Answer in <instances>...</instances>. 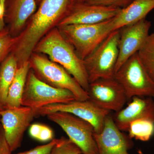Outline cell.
Listing matches in <instances>:
<instances>
[{"label": "cell", "instance_id": "83f0119b", "mask_svg": "<svg viewBox=\"0 0 154 154\" xmlns=\"http://www.w3.org/2000/svg\"><path fill=\"white\" fill-rule=\"evenodd\" d=\"M43 124L40 123H34L30 125L29 127V133L30 136L37 140L40 134Z\"/></svg>", "mask_w": 154, "mask_h": 154}, {"label": "cell", "instance_id": "4fadbf2b", "mask_svg": "<svg viewBox=\"0 0 154 154\" xmlns=\"http://www.w3.org/2000/svg\"><path fill=\"white\" fill-rule=\"evenodd\" d=\"M151 22L144 19L119 29V56L116 72L131 57L139 51L149 35Z\"/></svg>", "mask_w": 154, "mask_h": 154}, {"label": "cell", "instance_id": "ba28073f", "mask_svg": "<svg viewBox=\"0 0 154 154\" xmlns=\"http://www.w3.org/2000/svg\"><path fill=\"white\" fill-rule=\"evenodd\" d=\"M49 120L60 126L84 154H99L94 134V127L88 122L71 113L57 111L46 115Z\"/></svg>", "mask_w": 154, "mask_h": 154}, {"label": "cell", "instance_id": "8992f818", "mask_svg": "<svg viewBox=\"0 0 154 154\" xmlns=\"http://www.w3.org/2000/svg\"><path fill=\"white\" fill-rule=\"evenodd\" d=\"M114 79L124 89L128 100L134 96L154 97V81L141 62L137 52L117 70Z\"/></svg>", "mask_w": 154, "mask_h": 154}, {"label": "cell", "instance_id": "9a60e30c", "mask_svg": "<svg viewBox=\"0 0 154 154\" xmlns=\"http://www.w3.org/2000/svg\"><path fill=\"white\" fill-rule=\"evenodd\" d=\"M113 121L121 131H128L131 123L139 119L154 122V101L150 97L134 96L127 106L112 116Z\"/></svg>", "mask_w": 154, "mask_h": 154}, {"label": "cell", "instance_id": "e0dca14e", "mask_svg": "<svg viewBox=\"0 0 154 154\" xmlns=\"http://www.w3.org/2000/svg\"><path fill=\"white\" fill-rule=\"evenodd\" d=\"M154 9V0H134L111 19V31L119 30L144 19Z\"/></svg>", "mask_w": 154, "mask_h": 154}, {"label": "cell", "instance_id": "1f68e13d", "mask_svg": "<svg viewBox=\"0 0 154 154\" xmlns=\"http://www.w3.org/2000/svg\"><path fill=\"white\" fill-rule=\"evenodd\" d=\"M137 153L138 154H144L143 152L141 150V149H139L137 150Z\"/></svg>", "mask_w": 154, "mask_h": 154}, {"label": "cell", "instance_id": "5bb4252c", "mask_svg": "<svg viewBox=\"0 0 154 154\" xmlns=\"http://www.w3.org/2000/svg\"><path fill=\"white\" fill-rule=\"evenodd\" d=\"M94 137L99 154H129L128 151L134 145L132 139L116 126L110 113L105 119L102 131L94 132Z\"/></svg>", "mask_w": 154, "mask_h": 154}, {"label": "cell", "instance_id": "603a6c76", "mask_svg": "<svg viewBox=\"0 0 154 154\" xmlns=\"http://www.w3.org/2000/svg\"><path fill=\"white\" fill-rule=\"evenodd\" d=\"M83 153L80 148L70 140L62 137L58 139L57 143L50 154H81Z\"/></svg>", "mask_w": 154, "mask_h": 154}, {"label": "cell", "instance_id": "cb8c5ba5", "mask_svg": "<svg viewBox=\"0 0 154 154\" xmlns=\"http://www.w3.org/2000/svg\"><path fill=\"white\" fill-rule=\"evenodd\" d=\"M134 0H86V3L90 5L104 7H113L121 9L125 8Z\"/></svg>", "mask_w": 154, "mask_h": 154}, {"label": "cell", "instance_id": "44dd1931", "mask_svg": "<svg viewBox=\"0 0 154 154\" xmlns=\"http://www.w3.org/2000/svg\"><path fill=\"white\" fill-rule=\"evenodd\" d=\"M137 54L144 67L154 81V31L149 34Z\"/></svg>", "mask_w": 154, "mask_h": 154}, {"label": "cell", "instance_id": "7c38bea8", "mask_svg": "<svg viewBox=\"0 0 154 154\" xmlns=\"http://www.w3.org/2000/svg\"><path fill=\"white\" fill-rule=\"evenodd\" d=\"M121 9L90 5L86 2L70 4L57 27L76 24H97L113 19Z\"/></svg>", "mask_w": 154, "mask_h": 154}, {"label": "cell", "instance_id": "7a4b0ae2", "mask_svg": "<svg viewBox=\"0 0 154 154\" xmlns=\"http://www.w3.org/2000/svg\"><path fill=\"white\" fill-rule=\"evenodd\" d=\"M33 52L44 54L62 66L88 91L90 83L84 62L57 27L53 28L39 40Z\"/></svg>", "mask_w": 154, "mask_h": 154}, {"label": "cell", "instance_id": "3957f363", "mask_svg": "<svg viewBox=\"0 0 154 154\" xmlns=\"http://www.w3.org/2000/svg\"><path fill=\"white\" fill-rule=\"evenodd\" d=\"M111 21V19L97 24L66 25L57 28L83 60L112 32Z\"/></svg>", "mask_w": 154, "mask_h": 154}, {"label": "cell", "instance_id": "4dcf8cb0", "mask_svg": "<svg viewBox=\"0 0 154 154\" xmlns=\"http://www.w3.org/2000/svg\"><path fill=\"white\" fill-rule=\"evenodd\" d=\"M6 0H0V3L2 6L3 9L5 11V3Z\"/></svg>", "mask_w": 154, "mask_h": 154}, {"label": "cell", "instance_id": "8fae6325", "mask_svg": "<svg viewBox=\"0 0 154 154\" xmlns=\"http://www.w3.org/2000/svg\"><path fill=\"white\" fill-rule=\"evenodd\" d=\"M89 99L101 108L118 112L128 101L124 89L114 78H102L90 83Z\"/></svg>", "mask_w": 154, "mask_h": 154}, {"label": "cell", "instance_id": "ac0fdd59", "mask_svg": "<svg viewBox=\"0 0 154 154\" xmlns=\"http://www.w3.org/2000/svg\"><path fill=\"white\" fill-rule=\"evenodd\" d=\"M30 68L29 61L18 67L16 76L11 87L4 108H14L22 106V98L27 76Z\"/></svg>", "mask_w": 154, "mask_h": 154}, {"label": "cell", "instance_id": "d6986e66", "mask_svg": "<svg viewBox=\"0 0 154 154\" xmlns=\"http://www.w3.org/2000/svg\"><path fill=\"white\" fill-rule=\"evenodd\" d=\"M18 68V63L10 54L0 65V103L5 107L9 88L14 81Z\"/></svg>", "mask_w": 154, "mask_h": 154}, {"label": "cell", "instance_id": "836d02e7", "mask_svg": "<svg viewBox=\"0 0 154 154\" xmlns=\"http://www.w3.org/2000/svg\"><path fill=\"white\" fill-rule=\"evenodd\" d=\"M84 154L82 153V154Z\"/></svg>", "mask_w": 154, "mask_h": 154}, {"label": "cell", "instance_id": "30bf717a", "mask_svg": "<svg viewBox=\"0 0 154 154\" xmlns=\"http://www.w3.org/2000/svg\"><path fill=\"white\" fill-rule=\"evenodd\" d=\"M36 116V109L22 105L0 111V122L11 151L20 147L25 131Z\"/></svg>", "mask_w": 154, "mask_h": 154}, {"label": "cell", "instance_id": "6da1fadb", "mask_svg": "<svg viewBox=\"0 0 154 154\" xmlns=\"http://www.w3.org/2000/svg\"><path fill=\"white\" fill-rule=\"evenodd\" d=\"M36 12L16 37L11 51L18 66L29 61L36 44L50 31L57 27L71 4L70 0H36Z\"/></svg>", "mask_w": 154, "mask_h": 154}, {"label": "cell", "instance_id": "52a82bcc", "mask_svg": "<svg viewBox=\"0 0 154 154\" xmlns=\"http://www.w3.org/2000/svg\"><path fill=\"white\" fill-rule=\"evenodd\" d=\"M77 100L67 90L54 88L42 82L30 69L22 98V105L38 109L54 104L64 103Z\"/></svg>", "mask_w": 154, "mask_h": 154}, {"label": "cell", "instance_id": "484cf974", "mask_svg": "<svg viewBox=\"0 0 154 154\" xmlns=\"http://www.w3.org/2000/svg\"><path fill=\"white\" fill-rule=\"evenodd\" d=\"M11 148L9 146L0 122V154H12Z\"/></svg>", "mask_w": 154, "mask_h": 154}, {"label": "cell", "instance_id": "d4e9b609", "mask_svg": "<svg viewBox=\"0 0 154 154\" xmlns=\"http://www.w3.org/2000/svg\"><path fill=\"white\" fill-rule=\"evenodd\" d=\"M58 140V139L54 138L46 144L37 146L29 150L15 154H50L54 146L57 143Z\"/></svg>", "mask_w": 154, "mask_h": 154}, {"label": "cell", "instance_id": "2e32d148", "mask_svg": "<svg viewBox=\"0 0 154 154\" xmlns=\"http://www.w3.org/2000/svg\"><path fill=\"white\" fill-rule=\"evenodd\" d=\"M37 8L36 0H6L4 21L11 36H19Z\"/></svg>", "mask_w": 154, "mask_h": 154}, {"label": "cell", "instance_id": "ffe728a7", "mask_svg": "<svg viewBox=\"0 0 154 154\" xmlns=\"http://www.w3.org/2000/svg\"><path fill=\"white\" fill-rule=\"evenodd\" d=\"M128 132L131 139L148 141L154 134V122L146 119L135 120L131 123Z\"/></svg>", "mask_w": 154, "mask_h": 154}, {"label": "cell", "instance_id": "5b68a950", "mask_svg": "<svg viewBox=\"0 0 154 154\" xmlns=\"http://www.w3.org/2000/svg\"><path fill=\"white\" fill-rule=\"evenodd\" d=\"M119 30L111 32L83 60L89 83L102 78H114L119 56Z\"/></svg>", "mask_w": 154, "mask_h": 154}, {"label": "cell", "instance_id": "277c9868", "mask_svg": "<svg viewBox=\"0 0 154 154\" xmlns=\"http://www.w3.org/2000/svg\"><path fill=\"white\" fill-rule=\"evenodd\" d=\"M29 63L30 69L42 82L54 88L68 90L75 95L77 100L85 101L89 99L88 92L74 78L46 55L33 52Z\"/></svg>", "mask_w": 154, "mask_h": 154}, {"label": "cell", "instance_id": "4316f807", "mask_svg": "<svg viewBox=\"0 0 154 154\" xmlns=\"http://www.w3.org/2000/svg\"><path fill=\"white\" fill-rule=\"evenodd\" d=\"M54 139V132L49 127L43 125L37 140L46 142L51 141Z\"/></svg>", "mask_w": 154, "mask_h": 154}, {"label": "cell", "instance_id": "7402d4cb", "mask_svg": "<svg viewBox=\"0 0 154 154\" xmlns=\"http://www.w3.org/2000/svg\"><path fill=\"white\" fill-rule=\"evenodd\" d=\"M16 39L6 26L0 30V65L11 54Z\"/></svg>", "mask_w": 154, "mask_h": 154}, {"label": "cell", "instance_id": "d6a6232c", "mask_svg": "<svg viewBox=\"0 0 154 154\" xmlns=\"http://www.w3.org/2000/svg\"><path fill=\"white\" fill-rule=\"evenodd\" d=\"M4 109H5V108H4V106H3V105H2V104L0 103V111L4 110Z\"/></svg>", "mask_w": 154, "mask_h": 154}, {"label": "cell", "instance_id": "f546056e", "mask_svg": "<svg viewBox=\"0 0 154 154\" xmlns=\"http://www.w3.org/2000/svg\"><path fill=\"white\" fill-rule=\"evenodd\" d=\"M86 1V0H70L71 4L75 3L83 2Z\"/></svg>", "mask_w": 154, "mask_h": 154}, {"label": "cell", "instance_id": "f1b7e54d", "mask_svg": "<svg viewBox=\"0 0 154 154\" xmlns=\"http://www.w3.org/2000/svg\"><path fill=\"white\" fill-rule=\"evenodd\" d=\"M4 16H5V10L3 9L2 6L0 3V30L5 27V24L4 21Z\"/></svg>", "mask_w": 154, "mask_h": 154}, {"label": "cell", "instance_id": "9c48e42d", "mask_svg": "<svg viewBox=\"0 0 154 154\" xmlns=\"http://www.w3.org/2000/svg\"><path fill=\"white\" fill-rule=\"evenodd\" d=\"M37 116H45L49 113L62 111L73 115L88 122L99 133L104 127L105 119L110 113L109 110L101 108L90 99L85 101L75 100L64 103L54 104L36 109Z\"/></svg>", "mask_w": 154, "mask_h": 154}]
</instances>
